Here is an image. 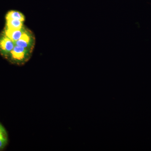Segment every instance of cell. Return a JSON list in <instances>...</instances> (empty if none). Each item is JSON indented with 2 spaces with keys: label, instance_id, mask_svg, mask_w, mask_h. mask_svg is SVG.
Segmentation results:
<instances>
[{
  "label": "cell",
  "instance_id": "1",
  "mask_svg": "<svg viewBox=\"0 0 151 151\" xmlns=\"http://www.w3.org/2000/svg\"><path fill=\"white\" fill-rule=\"evenodd\" d=\"M32 51L15 45L9 56L13 62L18 65H23L30 58Z\"/></svg>",
  "mask_w": 151,
  "mask_h": 151
},
{
  "label": "cell",
  "instance_id": "2",
  "mask_svg": "<svg viewBox=\"0 0 151 151\" xmlns=\"http://www.w3.org/2000/svg\"><path fill=\"white\" fill-rule=\"evenodd\" d=\"M35 42V37L33 34L26 28L21 37L15 43V45L33 50Z\"/></svg>",
  "mask_w": 151,
  "mask_h": 151
},
{
  "label": "cell",
  "instance_id": "3",
  "mask_svg": "<svg viewBox=\"0 0 151 151\" xmlns=\"http://www.w3.org/2000/svg\"><path fill=\"white\" fill-rule=\"evenodd\" d=\"M15 46V43L4 34L0 38V50L4 55H9Z\"/></svg>",
  "mask_w": 151,
  "mask_h": 151
},
{
  "label": "cell",
  "instance_id": "4",
  "mask_svg": "<svg viewBox=\"0 0 151 151\" xmlns=\"http://www.w3.org/2000/svg\"><path fill=\"white\" fill-rule=\"evenodd\" d=\"M25 28L24 27L22 28L19 29H6L4 34L14 42H15L21 37Z\"/></svg>",
  "mask_w": 151,
  "mask_h": 151
},
{
  "label": "cell",
  "instance_id": "5",
  "mask_svg": "<svg viewBox=\"0 0 151 151\" xmlns=\"http://www.w3.org/2000/svg\"><path fill=\"white\" fill-rule=\"evenodd\" d=\"M6 20V28L9 29H19L24 27V22L15 19Z\"/></svg>",
  "mask_w": 151,
  "mask_h": 151
},
{
  "label": "cell",
  "instance_id": "6",
  "mask_svg": "<svg viewBox=\"0 0 151 151\" xmlns=\"http://www.w3.org/2000/svg\"><path fill=\"white\" fill-rule=\"evenodd\" d=\"M6 20L15 19L24 22L25 20L24 16L22 13L17 11H12L9 12L6 16Z\"/></svg>",
  "mask_w": 151,
  "mask_h": 151
},
{
  "label": "cell",
  "instance_id": "7",
  "mask_svg": "<svg viewBox=\"0 0 151 151\" xmlns=\"http://www.w3.org/2000/svg\"><path fill=\"white\" fill-rule=\"evenodd\" d=\"M8 142L7 134L5 129L0 124V150H2Z\"/></svg>",
  "mask_w": 151,
  "mask_h": 151
}]
</instances>
